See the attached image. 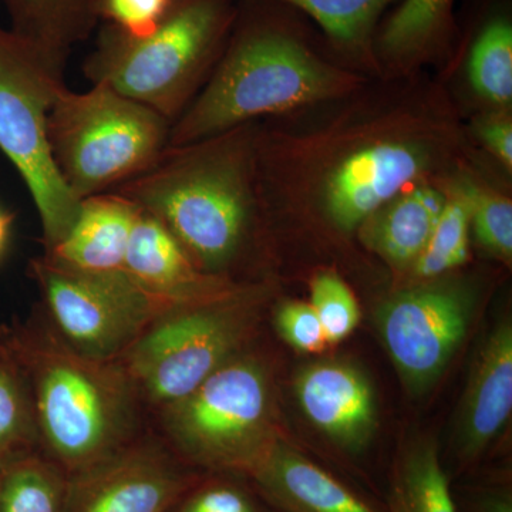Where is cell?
<instances>
[{"label":"cell","instance_id":"6da1fadb","mask_svg":"<svg viewBox=\"0 0 512 512\" xmlns=\"http://www.w3.org/2000/svg\"><path fill=\"white\" fill-rule=\"evenodd\" d=\"M29 380L40 451L67 478L82 476L147 433L148 416L120 360L73 349L42 309L0 328Z\"/></svg>","mask_w":512,"mask_h":512},{"label":"cell","instance_id":"7a4b0ae2","mask_svg":"<svg viewBox=\"0 0 512 512\" xmlns=\"http://www.w3.org/2000/svg\"><path fill=\"white\" fill-rule=\"evenodd\" d=\"M252 123L167 146L143 174L116 192L167 228L205 274L228 279L247 255L262 205Z\"/></svg>","mask_w":512,"mask_h":512},{"label":"cell","instance_id":"3957f363","mask_svg":"<svg viewBox=\"0 0 512 512\" xmlns=\"http://www.w3.org/2000/svg\"><path fill=\"white\" fill-rule=\"evenodd\" d=\"M356 79L323 62L305 40L276 20L242 18L237 10L210 79L171 126L168 146L342 96L356 86Z\"/></svg>","mask_w":512,"mask_h":512},{"label":"cell","instance_id":"277c9868","mask_svg":"<svg viewBox=\"0 0 512 512\" xmlns=\"http://www.w3.org/2000/svg\"><path fill=\"white\" fill-rule=\"evenodd\" d=\"M237 10L234 0H171L164 18L146 36H128L106 25L84 60L83 74L173 126L210 79Z\"/></svg>","mask_w":512,"mask_h":512},{"label":"cell","instance_id":"5b68a950","mask_svg":"<svg viewBox=\"0 0 512 512\" xmlns=\"http://www.w3.org/2000/svg\"><path fill=\"white\" fill-rule=\"evenodd\" d=\"M171 123L107 84L63 86L47 119L50 153L77 200L116 190L143 174L168 146Z\"/></svg>","mask_w":512,"mask_h":512},{"label":"cell","instance_id":"8992f818","mask_svg":"<svg viewBox=\"0 0 512 512\" xmlns=\"http://www.w3.org/2000/svg\"><path fill=\"white\" fill-rule=\"evenodd\" d=\"M269 414L264 366L238 353L194 392L157 413L153 431L190 467L247 476L272 441Z\"/></svg>","mask_w":512,"mask_h":512},{"label":"cell","instance_id":"52a82bcc","mask_svg":"<svg viewBox=\"0 0 512 512\" xmlns=\"http://www.w3.org/2000/svg\"><path fill=\"white\" fill-rule=\"evenodd\" d=\"M251 293L168 309L120 357L148 419L180 402L237 356L251 328Z\"/></svg>","mask_w":512,"mask_h":512},{"label":"cell","instance_id":"ba28073f","mask_svg":"<svg viewBox=\"0 0 512 512\" xmlns=\"http://www.w3.org/2000/svg\"><path fill=\"white\" fill-rule=\"evenodd\" d=\"M64 73L28 40L0 26V151L5 154L35 202L45 251L69 232L80 201L57 171L47 119Z\"/></svg>","mask_w":512,"mask_h":512},{"label":"cell","instance_id":"9c48e42d","mask_svg":"<svg viewBox=\"0 0 512 512\" xmlns=\"http://www.w3.org/2000/svg\"><path fill=\"white\" fill-rule=\"evenodd\" d=\"M29 276L42 309L73 349L99 360H119L165 311L171 309L144 292L124 271L84 272L45 254L29 262Z\"/></svg>","mask_w":512,"mask_h":512},{"label":"cell","instance_id":"30bf717a","mask_svg":"<svg viewBox=\"0 0 512 512\" xmlns=\"http://www.w3.org/2000/svg\"><path fill=\"white\" fill-rule=\"evenodd\" d=\"M440 147L439 138L419 133L412 124L357 138L320 165L306 194L333 227L353 231L429 175L439 163Z\"/></svg>","mask_w":512,"mask_h":512},{"label":"cell","instance_id":"8fae6325","mask_svg":"<svg viewBox=\"0 0 512 512\" xmlns=\"http://www.w3.org/2000/svg\"><path fill=\"white\" fill-rule=\"evenodd\" d=\"M473 295L460 285L434 284L393 296L377 313L384 348L414 393L431 386L463 342Z\"/></svg>","mask_w":512,"mask_h":512},{"label":"cell","instance_id":"7c38bea8","mask_svg":"<svg viewBox=\"0 0 512 512\" xmlns=\"http://www.w3.org/2000/svg\"><path fill=\"white\" fill-rule=\"evenodd\" d=\"M198 478L150 429L116 456L69 478L64 512H170Z\"/></svg>","mask_w":512,"mask_h":512},{"label":"cell","instance_id":"4fadbf2b","mask_svg":"<svg viewBox=\"0 0 512 512\" xmlns=\"http://www.w3.org/2000/svg\"><path fill=\"white\" fill-rule=\"evenodd\" d=\"M124 272L164 305H190L234 291L227 279L202 272L161 222L141 211L130 242Z\"/></svg>","mask_w":512,"mask_h":512},{"label":"cell","instance_id":"5bb4252c","mask_svg":"<svg viewBox=\"0 0 512 512\" xmlns=\"http://www.w3.org/2000/svg\"><path fill=\"white\" fill-rule=\"evenodd\" d=\"M296 396L308 419L339 446L359 451L369 443L375 396L355 367L336 362L306 367L296 382Z\"/></svg>","mask_w":512,"mask_h":512},{"label":"cell","instance_id":"9a60e30c","mask_svg":"<svg viewBox=\"0 0 512 512\" xmlns=\"http://www.w3.org/2000/svg\"><path fill=\"white\" fill-rule=\"evenodd\" d=\"M512 409V328L504 320L478 350L458 420V456L474 460L503 430Z\"/></svg>","mask_w":512,"mask_h":512},{"label":"cell","instance_id":"2e32d148","mask_svg":"<svg viewBox=\"0 0 512 512\" xmlns=\"http://www.w3.org/2000/svg\"><path fill=\"white\" fill-rule=\"evenodd\" d=\"M247 477L284 512H377L328 471L278 441L269 443Z\"/></svg>","mask_w":512,"mask_h":512},{"label":"cell","instance_id":"e0dca14e","mask_svg":"<svg viewBox=\"0 0 512 512\" xmlns=\"http://www.w3.org/2000/svg\"><path fill=\"white\" fill-rule=\"evenodd\" d=\"M140 212L133 201L116 191L83 198L69 232L43 254L77 271H124L128 242Z\"/></svg>","mask_w":512,"mask_h":512},{"label":"cell","instance_id":"ac0fdd59","mask_svg":"<svg viewBox=\"0 0 512 512\" xmlns=\"http://www.w3.org/2000/svg\"><path fill=\"white\" fill-rule=\"evenodd\" d=\"M10 30L28 40L64 73L74 47L89 39L97 23L96 0H0Z\"/></svg>","mask_w":512,"mask_h":512},{"label":"cell","instance_id":"d6986e66","mask_svg":"<svg viewBox=\"0 0 512 512\" xmlns=\"http://www.w3.org/2000/svg\"><path fill=\"white\" fill-rule=\"evenodd\" d=\"M447 195L430 184L394 197L365 224L370 247L396 265L416 262L433 234Z\"/></svg>","mask_w":512,"mask_h":512},{"label":"cell","instance_id":"ffe728a7","mask_svg":"<svg viewBox=\"0 0 512 512\" xmlns=\"http://www.w3.org/2000/svg\"><path fill=\"white\" fill-rule=\"evenodd\" d=\"M454 0H403L377 39L392 62L427 59L444 49L454 33Z\"/></svg>","mask_w":512,"mask_h":512},{"label":"cell","instance_id":"44dd1931","mask_svg":"<svg viewBox=\"0 0 512 512\" xmlns=\"http://www.w3.org/2000/svg\"><path fill=\"white\" fill-rule=\"evenodd\" d=\"M37 453L42 451L29 380L0 340V471Z\"/></svg>","mask_w":512,"mask_h":512},{"label":"cell","instance_id":"7402d4cb","mask_svg":"<svg viewBox=\"0 0 512 512\" xmlns=\"http://www.w3.org/2000/svg\"><path fill=\"white\" fill-rule=\"evenodd\" d=\"M390 512H458L436 444L421 441L404 451L394 473Z\"/></svg>","mask_w":512,"mask_h":512},{"label":"cell","instance_id":"603a6c76","mask_svg":"<svg viewBox=\"0 0 512 512\" xmlns=\"http://www.w3.org/2000/svg\"><path fill=\"white\" fill-rule=\"evenodd\" d=\"M69 478L42 453L0 471V512H64Z\"/></svg>","mask_w":512,"mask_h":512},{"label":"cell","instance_id":"cb8c5ba5","mask_svg":"<svg viewBox=\"0 0 512 512\" xmlns=\"http://www.w3.org/2000/svg\"><path fill=\"white\" fill-rule=\"evenodd\" d=\"M308 13L343 49L365 53L377 20L393 0H276Z\"/></svg>","mask_w":512,"mask_h":512},{"label":"cell","instance_id":"d4e9b609","mask_svg":"<svg viewBox=\"0 0 512 512\" xmlns=\"http://www.w3.org/2000/svg\"><path fill=\"white\" fill-rule=\"evenodd\" d=\"M477 93L495 104L512 99V25L507 18L488 22L471 49L468 63Z\"/></svg>","mask_w":512,"mask_h":512},{"label":"cell","instance_id":"484cf974","mask_svg":"<svg viewBox=\"0 0 512 512\" xmlns=\"http://www.w3.org/2000/svg\"><path fill=\"white\" fill-rule=\"evenodd\" d=\"M470 227V204L463 188L458 187L447 197L426 248L414 262L416 275L424 279L436 278L463 265L468 258Z\"/></svg>","mask_w":512,"mask_h":512},{"label":"cell","instance_id":"4316f807","mask_svg":"<svg viewBox=\"0 0 512 512\" xmlns=\"http://www.w3.org/2000/svg\"><path fill=\"white\" fill-rule=\"evenodd\" d=\"M470 222L484 248L504 259L512 254V204L503 195L485 191L473 184L463 185Z\"/></svg>","mask_w":512,"mask_h":512},{"label":"cell","instance_id":"83f0119b","mask_svg":"<svg viewBox=\"0 0 512 512\" xmlns=\"http://www.w3.org/2000/svg\"><path fill=\"white\" fill-rule=\"evenodd\" d=\"M312 308L328 343L348 338L359 323V306L349 286L336 274L323 272L312 284Z\"/></svg>","mask_w":512,"mask_h":512},{"label":"cell","instance_id":"f1b7e54d","mask_svg":"<svg viewBox=\"0 0 512 512\" xmlns=\"http://www.w3.org/2000/svg\"><path fill=\"white\" fill-rule=\"evenodd\" d=\"M170 512H264L247 488L225 478H198Z\"/></svg>","mask_w":512,"mask_h":512},{"label":"cell","instance_id":"f546056e","mask_svg":"<svg viewBox=\"0 0 512 512\" xmlns=\"http://www.w3.org/2000/svg\"><path fill=\"white\" fill-rule=\"evenodd\" d=\"M170 5L171 0H96V12L107 25L141 37L157 28Z\"/></svg>","mask_w":512,"mask_h":512},{"label":"cell","instance_id":"4dcf8cb0","mask_svg":"<svg viewBox=\"0 0 512 512\" xmlns=\"http://www.w3.org/2000/svg\"><path fill=\"white\" fill-rule=\"evenodd\" d=\"M276 326L282 338L302 352H322L328 345L322 323L311 303H285L276 315Z\"/></svg>","mask_w":512,"mask_h":512},{"label":"cell","instance_id":"1f68e13d","mask_svg":"<svg viewBox=\"0 0 512 512\" xmlns=\"http://www.w3.org/2000/svg\"><path fill=\"white\" fill-rule=\"evenodd\" d=\"M485 146L490 148L494 156L503 161L505 167L512 168V124L505 116L491 117L484 120L478 128Z\"/></svg>","mask_w":512,"mask_h":512},{"label":"cell","instance_id":"d6a6232c","mask_svg":"<svg viewBox=\"0 0 512 512\" xmlns=\"http://www.w3.org/2000/svg\"><path fill=\"white\" fill-rule=\"evenodd\" d=\"M467 512H512L511 491L487 488L468 501Z\"/></svg>","mask_w":512,"mask_h":512},{"label":"cell","instance_id":"836d02e7","mask_svg":"<svg viewBox=\"0 0 512 512\" xmlns=\"http://www.w3.org/2000/svg\"><path fill=\"white\" fill-rule=\"evenodd\" d=\"M13 221H15V214L0 207V259L8 248Z\"/></svg>","mask_w":512,"mask_h":512}]
</instances>
